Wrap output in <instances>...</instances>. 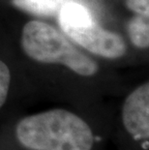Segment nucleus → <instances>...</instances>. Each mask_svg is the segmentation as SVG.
I'll return each mask as SVG.
<instances>
[{
	"instance_id": "f257e3e1",
	"label": "nucleus",
	"mask_w": 149,
	"mask_h": 150,
	"mask_svg": "<svg viewBox=\"0 0 149 150\" xmlns=\"http://www.w3.org/2000/svg\"><path fill=\"white\" fill-rule=\"evenodd\" d=\"M16 135L30 150H91L94 142L88 124L61 108L24 117L17 125Z\"/></svg>"
},
{
	"instance_id": "f03ea898",
	"label": "nucleus",
	"mask_w": 149,
	"mask_h": 150,
	"mask_svg": "<svg viewBox=\"0 0 149 150\" xmlns=\"http://www.w3.org/2000/svg\"><path fill=\"white\" fill-rule=\"evenodd\" d=\"M21 47L35 61L64 65L81 76H91L99 70L93 59L82 53L54 27L43 21H31L24 25Z\"/></svg>"
},
{
	"instance_id": "7ed1b4c3",
	"label": "nucleus",
	"mask_w": 149,
	"mask_h": 150,
	"mask_svg": "<svg viewBox=\"0 0 149 150\" xmlns=\"http://www.w3.org/2000/svg\"><path fill=\"white\" fill-rule=\"evenodd\" d=\"M62 30L85 50L106 58L115 59L126 52L123 38L116 33L103 29L93 21L84 26H63Z\"/></svg>"
},
{
	"instance_id": "20e7f679",
	"label": "nucleus",
	"mask_w": 149,
	"mask_h": 150,
	"mask_svg": "<svg viewBox=\"0 0 149 150\" xmlns=\"http://www.w3.org/2000/svg\"><path fill=\"white\" fill-rule=\"evenodd\" d=\"M122 120L127 132L135 139L147 140L149 137V84L143 83L126 98Z\"/></svg>"
},
{
	"instance_id": "39448f33",
	"label": "nucleus",
	"mask_w": 149,
	"mask_h": 150,
	"mask_svg": "<svg viewBox=\"0 0 149 150\" xmlns=\"http://www.w3.org/2000/svg\"><path fill=\"white\" fill-rule=\"evenodd\" d=\"M64 0H13V4L21 10L39 16H52L59 11Z\"/></svg>"
},
{
	"instance_id": "423d86ee",
	"label": "nucleus",
	"mask_w": 149,
	"mask_h": 150,
	"mask_svg": "<svg viewBox=\"0 0 149 150\" xmlns=\"http://www.w3.org/2000/svg\"><path fill=\"white\" fill-rule=\"evenodd\" d=\"M148 17L136 16L132 18L128 25V32L133 45L141 49L149 46V25Z\"/></svg>"
},
{
	"instance_id": "0eeeda50",
	"label": "nucleus",
	"mask_w": 149,
	"mask_h": 150,
	"mask_svg": "<svg viewBox=\"0 0 149 150\" xmlns=\"http://www.w3.org/2000/svg\"><path fill=\"white\" fill-rule=\"evenodd\" d=\"M11 83V72L9 67L0 60V108L5 104Z\"/></svg>"
},
{
	"instance_id": "6e6552de",
	"label": "nucleus",
	"mask_w": 149,
	"mask_h": 150,
	"mask_svg": "<svg viewBox=\"0 0 149 150\" xmlns=\"http://www.w3.org/2000/svg\"><path fill=\"white\" fill-rule=\"evenodd\" d=\"M127 6L133 12L138 15L148 17L149 15V0H126Z\"/></svg>"
},
{
	"instance_id": "1a4fd4ad",
	"label": "nucleus",
	"mask_w": 149,
	"mask_h": 150,
	"mask_svg": "<svg viewBox=\"0 0 149 150\" xmlns=\"http://www.w3.org/2000/svg\"><path fill=\"white\" fill-rule=\"evenodd\" d=\"M142 147H143V149H147L148 148V140H146V142L142 143Z\"/></svg>"
}]
</instances>
